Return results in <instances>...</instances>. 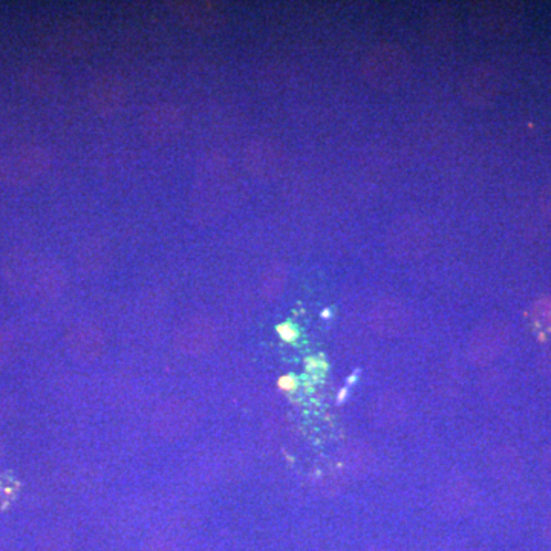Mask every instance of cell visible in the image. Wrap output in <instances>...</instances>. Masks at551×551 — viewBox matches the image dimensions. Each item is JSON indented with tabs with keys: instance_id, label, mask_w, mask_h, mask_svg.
<instances>
[{
	"instance_id": "obj_17",
	"label": "cell",
	"mask_w": 551,
	"mask_h": 551,
	"mask_svg": "<svg viewBox=\"0 0 551 551\" xmlns=\"http://www.w3.org/2000/svg\"><path fill=\"white\" fill-rule=\"evenodd\" d=\"M539 368H541L542 374L551 377V351L550 353L545 354L539 363Z\"/></svg>"
},
{
	"instance_id": "obj_4",
	"label": "cell",
	"mask_w": 551,
	"mask_h": 551,
	"mask_svg": "<svg viewBox=\"0 0 551 551\" xmlns=\"http://www.w3.org/2000/svg\"><path fill=\"white\" fill-rule=\"evenodd\" d=\"M521 10L515 4H481L470 16L473 30L486 36H504L518 25Z\"/></svg>"
},
{
	"instance_id": "obj_18",
	"label": "cell",
	"mask_w": 551,
	"mask_h": 551,
	"mask_svg": "<svg viewBox=\"0 0 551 551\" xmlns=\"http://www.w3.org/2000/svg\"><path fill=\"white\" fill-rule=\"evenodd\" d=\"M542 535H544L545 541L551 544V512L548 513L544 525H542Z\"/></svg>"
},
{
	"instance_id": "obj_15",
	"label": "cell",
	"mask_w": 551,
	"mask_h": 551,
	"mask_svg": "<svg viewBox=\"0 0 551 551\" xmlns=\"http://www.w3.org/2000/svg\"><path fill=\"white\" fill-rule=\"evenodd\" d=\"M542 473H544L545 480L550 481L551 483V444L544 450V455H542Z\"/></svg>"
},
{
	"instance_id": "obj_12",
	"label": "cell",
	"mask_w": 551,
	"mask_h": 551,
	"mask_svg": "<svg viewBox=\"0 0 551 551\" xmlns=\"http://www.w3.org/2000/svg\"><path fill=\"white\" fill-rule=\"evenodd\" d=\"M524 470V460L513 447H499L490 458V472L501 481H512Z\"/></svg>"
},
{
	"instance_id": "obj_5",
	"label": "cell",
	"mask_w": 551,
	"mask_h": 551,
	"mask_svg": "<svg viewBox=\"0 0 551 551\" xmlns=\"http://www.w3.org/2000/svg\"><path fill=\"white\" fill-rule=\"evenodd\" d=\"M477 492L466 478H450L435 495V510L444 519L463 518L475 504Z\"/></svg>"
},
{
	"instance_id": "obj_3",
	"label": "cell",
	"mask_w": 551,
	"mask_h": 551,
	"mask_svg": "<svg viewBox=\"0 0 551 551\" xmlns=\"http://www.w3.org/2000/svg\"><path fill=\"white\" fill-rule=\"evenodd\" d=\"M509 339V328L503 322L484 323L470 337L467 346L470 362L475 365H487L503 353Z\"/></svg>"
},
{
	"instance_id": "obj_10",
	"label": "cell",
	"mask_w": 551,
	"mask_h": 551,
	"mask_svg": "<svg viewBox=\"0 0 551 551\" xmlns=\"http://www.w3.org/2000/svg\"><path fill=\"white\" fill-rule=\"evenodd\" d=\"M408 414V400L400 392L386 391L375 400L372 417L383 428L397 426Z\"/></svg>"
},
{
	"instance_id": "obj_1",
	"label": "cell",
	"mask_w": 551,
	"mask_h": 551,
	"mask_svg": "<svg viewBox=\"0 0 551 551\" xmlns=\"http://www.w3.org/2000/svg\"><path fill=\"white\" fill-rule=\"evenodd\" d=\"M409 71V57L402 46L379 45L366 54L362 72L366 82L380 91H392L402 85Z\"/></svg>"
},
{
	"instance_id": "obj_14",
	"label": "cell",
	"mask_w": 551,
	"mask_h": 551,
	"mask_svg": "<svg viewBox=\"0 0 551 551\" xmlns=\"http://www.w3.org/2000/svg\"><path fill=\"white\" fill-rule=\"evenodd\" d=\"M285 279H287V271L284 265H274L265 276L264 293L268 297L278 296L284 288Z\"/></svg>"
},
{
	"instance_id": "obj_6",
	"label": "cell",
	"mask_w": 551,
	"mask_h": 551,
	"mask_svg": "<svg viewBox=\"0 0 551 551\" xmlns=\"http://www.w3.org/2000/svg\"><path fill=\"white\" fill-rule=\"evenodd\" d=\"M499 75L493 66L481 63L472 66L461 80V97L469 106L481 108L495 100L499 91Z\"/></svg>"
},
{
	"instance_id": "obj_11",
	"label": "cell",
	"mask_w": 551,
	"mask_h": 551,
	"mask_svg": "<svg viewBox=\"0 0 551 551\" xmlns=\"http://www.w3.org/2000/svg\"><path fill=\"white\" fill-rule=\"evenodd\" d=\"M281 155L273 143L267 140L253 141L245 150V164L259 177H267L278 169Z\"/></svg>"
},
{
	"instance_id": "obj_7",
	"label": "cell",
	"mask_w": 551,
	"mask_h": 551,
	"mask_svg": "<svg viewBox=\"0 0 551 551\" xmlns=\"http://www.w3.org/2000/svg\"><path fill=\"white\" fill-rule=\"evenodd\" d=\"M183 111L173 103L150 106L141 118V128L149 140L164 143L183 129Z\"/></svg>"
},
{
	"instance_id": "obj_9",
	"label": "cell",
	"mask_w": 551,
	"mask_h": 551,
	"mask_svg": "<svg viewBox=\"0 0 551 551\" xmlns=\"http://www.w3.org/2000/svg\"><path fill=\"white\" fill-rule=\"evenodd\" d=\"M408 323V310L394 299L380 300L369 314V325L380 336H397L405 331Z\"/></svg>"
},
{
	"instance_id": "obj_13",
	"label": "cell",
	"mask_w": 551,
	"mask_h": 551,
	"mask_svg": "<svg viewBox=\"0 0 551 551\" xmlns=\"http://www.w3.org/2000/svg\"><path fill=\"white\" fill-rule=\"evenodd\" d=\"M342 464L353 475H368L375 464L374 454L363 443H349L342 449Z\"/></svg>"
},
{
	"instance_id": "obj_2",
	"label": "cell",
	"mask_w": 551,
	"mask_h": 551,
	"mask_svg": "<svg viewBox=\"0 0 551 551\" xmlns=\"http://www.w3.org/2000/svg\"><path fill=\"white\" fill-rule=\"evenodd\" d=\"M432 241V232L420 218H406L395 224L389 238V247L394 255L411 259L423 255Z\"/></svg>"
},
{
	"instance_id": "obj_19",
	"label": "cell",
	"mask_w": 551,
	"mask_h": 551,
	"mask_svg": "<svg viewBox=\"0 0 551 551\" xmlns=\"http://www.w3.org/2000/svg\"><path fill=\"white\" fill-rule=\"evenodd\" d=\"M279 333H281V336L284 337L285 340L296 339V331H294L293 327H290V325H282V327H279Z\"/></svg>"
},
{
	"instance_id": "obj_21",
	"label": "cell",
	"mask_w": 551,
	"mask_h": 551,
	"mask_svg": "<svg viewBox=\"0 0 551 551\" xmlns=\"http://www.w3.org/2000/svg\"><path fill=\"white\" fill-rule=\"evenodd\" d=\"M294 385H296V383H294L293 377H284V379L281 380V386L284 389L294 388Z\"/></svg>"
},
{
	"instance_id": "obj_8",
	"label": "cell",
	"mask_w": 551,
	"mask_h": 551,
	"mask_svg": "<svg viewBox=\"0 0 551 551\" xmlns=\"http://www.w3.org/2000/svg\"><path fill=\"white\" fill-rule=\"evenodd\" d=\"M128 100V89L123 80L114 74L98 77L89 89V102L100 117L117 114Z\"/></svg>"
},
{
	"instance_id": "obj_16",
	"label": "cell",
	"mask_w": 551,
	"mask_h": 551,
	"mask_svg": "<svg viewBox=\"0 0 551 551\" xmlns=\"http://www.w3.org/2000/svg\"><path fill=\"white\" fill-rule=\"evenodd\" d=\"M536 317H538L539 322L551 323L550 302H544V304L539 305L538 310H536Z\"/></svg>"
},
{
	"instance_id": "obj_20",
	"label": "cell",
	"mask_w": 551,
	"mask_h": 551,
	"mask_svg": "<svg viewBox=\"0 0 551 551\" xmlns=\"http://www.w3.org/2000/svg\"><path fill=\"white\" fill-rule=\"evenodd\" d=\"M542 207H544L545 212L551 216V189L547 190L542 196Z\"/></svg>"
},
{
	"instance_id": "obj_22",
	"label": "cell",
	"mask_w": 551,
	"mask_h": 551,
	"mask_svg": "<svg viewBox=\"0 0 551 551\" xmlns=\"http://www.w3.org/2000/svg\"><path fill=\"white\" fill-rule=\"evenodd\" d=\"M359 551H388V550H386V548H383V547H377V545H371V547H365Z\"/></svg>"
}]
</instances>
